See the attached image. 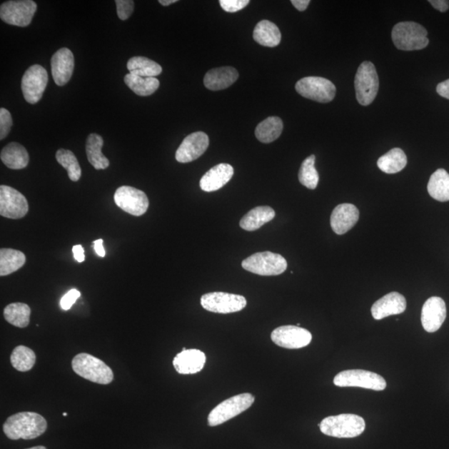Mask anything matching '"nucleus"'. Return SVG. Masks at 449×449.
<instances>
[{"label": "nucleus", "instance_id": "nucleus-1", "mask_svg": "<svg viewBox=\"0 0 449 449\" xmlns=\"http://www.w3.org/2000/svg\"><path fill=\"white\" fill-rule=\"evenodd\" d=\"M46 420L37 413L20 412L10 416L3 426L4 435L9 440H34L46 431Z\"/></svg>", "mask_w": 449, "mask_h": 449}, {"label": "nucleus", "instance_id": "nucleus-2", "mask_svg": "<svg viewBox=\"0 0 449 449\" xmlns=\"http://www.w3.org/2000/svg\"><path fill=\"white\" fill-rule=\"evenodd\" d=\"M365 421L359 415L342 413L324 418L320 430L327 436L338 438H351L360 436L365 430Z\"/></svg>", "mask_w": 449, "mask_h": 449}, {"label": "nucleus", "instance_id": "nucleus-3", "mask_svg": "<svg viewBox=\"0 0 449 449\" xmlns=\"http://www.w3.org/2000/svg\"><path fill=\"white\" fill-rule=\"evenodd\" d=\"M72 368L75 374L99 385H109L114 378L113 372L109 365L87 353L76 355L72 360Z\"/></svg>", "mask_w": 449, "mask_h": 449}, {"label": "nucleus", "instance_id": "nucleus-4", "mask_svg": "<svg viewBox=\"0 0 449 449\" xmlns=\"http://www.w3.org/2000/svg\"><path fill=\"white\" fill-rule=\"evenodd\" d=\"M391 35L395 47L403 51L420 50L426 48L430 43L426 29L415 22H400L395 24Z\"/></svg>", "mask_w": 449, "mask_h": 449}, {"label": "nucleus", "instance_id": "nucleus-5", "mask_svg": "<svg viewBox=\"0 0 449 449\" xmlns=\"http://www.w3.org/2000/svg\"><path fill=\"white\" fill-rule=\"evenodd\" d=\"M243 268L262 276H279L287 269V261L280 254L271 251L258 252L242 261Z\"/></svg>", "mask_w": 449, "mask_h": 449}, {"label": "nucleus", "instance_id": "nucleus-6", "mask_svg": "<svg viewBox=\"0 0 449 449\" xmlns=\"http://www.w3.org/2000/svg\"><path fill=\"white\" fill-rule=\"evenodd\" d=\"M255 397L250 393L227 398L211 411L208 415V425L218 426L241 415L253 405Z\"/></svg>", "mask_w": 449, "mask_h": 449}, {"label": "nucleus", "instance_id": "nucleus-7", "mask_svg": "<svg viewBox=\"0 0 449 449\" xmlns=\"http://www.w3.org/2000/svg\"><path fill=\"white\" fill-rule=\"evenodd\" d=\"M355 88L358 102L368 106L374 102L377 97L380 81L374 64L365 61L357 70Z\"/></svg>", "mask_w": 449, "mask_h": 449}, {"label": "nucleus", "instance_id": "nucleus-8", "mask_svg": "<svg viewBox=\"0 0 449 449\" xmlns=\"http://www.w3.org/2000/svg\"><path fill=\"white\" fill-rule=\"evenodd\" d=\"M296 92L302 97L321 104L331 102L336 94V87L329 79L321 77H306L296 84Z\"/></svg>", "mask_w": 449, "mask_h": 449}, {"label": "nucleus", "instance_id": "nucleus-9", "mask_svg": "<svg viewBox=\"0 0 449 449\" xmlns=\"http://www.w3.org/2000/svg\"><path fill=\"white\" fill-rule=\"evenodd\" d=\"M334 383L338 387H360L375 391H382L387 387L382 376L362 370L342 371L335 377Z\"/></svg>", "mask_w": 449, "mask_h": 449}, {"label": "nucleus", "instance_id": "nucleus-10", "mask_svg": "<svg viewBox=\"0 0 449 449\" xmlns=\"http://www.w3.org/2000/svg\"><path fill=\"white\" fill-rule=\"evenodd\" d=\"M37 4L33 0H16L4 2L0 6V18L14 26L26 27L31 23Z\"/></svg>", "mask_w": 449, "mask_h": 449}, {"label": "nucleus", "instance_id": "nucleus-11", "mask_svg": "<svg viewBox=\"0 0 449 449\" xmlns=\"http://www.w3.org/2000/svg\"><path fill=\"white\" fill-rule=\"evenodd\" d=\"M247 302L244 296L226 293V292H211L201 296V305L206 311L230 314L244 309Z\"/></svg>", "mask_w": 449, "mask_h": 449}, {"label": "nucleus", "instance_id": "nucleus-12", "mask_svg": "<svg viewBox=\"0 0 449 449\" xmlns=\"http://www.w3.org/2000/svg\"><path fill=\"white\" fill-rule=\"evenodd\" d=\"M115 203L118 208L135 216H143L148 209L149 200L143 191L133 186H123L116 191Z\"/></svg>", "mask_w": 449, "mask_h": 449}, {"label": "nucleus", "instance_id": "nucleus-13", "mask_svg": "<svg viewBox=\"0 0 449 449\" xmlns=\"http://www.w3.org/2000/svg\"><path fill=\"white\" fill-rule=\"evenodd\" d=\"M49 82V75L41 65L30 67L22 78V92L25 100L30 104H37L42 99Z\"/></svg>", "mask_w": 449, "mask_h": 449}, {"label": "nucleus", "instance_id": "nucleus-14", "mask_svg": "<svg viewBox=\"0 0 449 449\" xmlns=\"http://www.w3.org/2000/svg\"><path fill=\"white\" fill-rule=\"evenodd\" d=\"M28 211V201L21 193L11 186H0V215L16 220L24 218Z\"/></svg>", "mask_w": 449, "mask_h": 449}, {"label": "nucleus", "instance_id": "nucleus-15", "mask_svg": "<svg viewBox=\"0 0 449 449\" xmlns=\"http://www.w3.org/2000/svg\"><path fill=\"white\" fill-rule=\"evenodd\" d=\"M271 340L276 345L285 349H301L311 344L312 335L300 326H284L276 328L271 333Z\"/></svg>", "mask_w": 449, "mask_h": 449}, {"label": "nucleus", "instance_id": "nucleus-16", "mask_svg": "<svg viewBox=\"0 0 449 449\" xmlns=\"http://www.w3.org/2000/svg\"><path fill=\"white\" fill-rule=\"evenodd\" d=\"M209 138L203 132L188 136L176 153V160L180 163H188L200 158L209 147Z\"/></svg>", "mask_w": 449, "mask_h": 449}, {"label": "nucleus", "instance_id": "nucleus-17", "mask_svg": "<svg viewBox=\"0 0 449 449\" xmlns=\"http://www.w3.org/2000/svg\"><path fill=\"white\" fill-rule=\"evenodd\" d=\"M447 316L445 301L440 297L433 296L428 299L423 306L421 322L423 329L428 333L440 330Z\"/></svg>", "mask_w": 449, "mask_h": 449}, {"label": "nucleus", "instance_id": "nucleus-18", "mask_svg": "<svg viewBox=\"0 0 449 449\" xmlns=\"http://www.w3.org/2000/svg\"><path fill=\"white\" fill-rule=\"evenodd\" d=\"M52 75L55 84L64 86L71 79L74 69V56L67 48L58 50L51 59Z\"/></svg>", "mask_w": 449, "mask_h": 449}, {"label": "nucleus", "instance_id": "nucleus-19", "mask_svg": "<svg viewBox=\"0 0 449 449\" xmlns=\"http://www.w3.org/2000/svg\"><path fill=\"white\" fill-rule=\"evenodd\" d=\"M406 307L405 297L398 292H391L373 305L371 313L375 320L380 321L390 316L402 314Z\"/></svg>", "mask_w": 449, "mask_h": 449}, {"label": "nucleus", "instance_id": "nucleus-20", "mask_svg": "<svg viewBox=\"0 0 449 449\" xmlns=\"http://www.w3.org/2000/svg\"><path fill=\"white\" fill-rule=\"evenodd\" d=\"M360 218V211L350 203L337 206L331 216V226L337 235L345 234L353 228Z\"/></svg>", "mask_w": 449, "mask_h": 449}, {"label": "nucleus", "instance_id": "nucleus-21", "mask_svg": "<svg viewBox=\"0 0 449 449\" xmlns=\"http://www.w3.org/2000/svg\"><path fill=\"white\" fill-rule=\"evenodd\" d=\"M206 355L199 350H186L176 355L173 366L181 375H193L203 369L206 364Z\"/></svg>", "mask_w": 449, "mask_h": 449}, {"label": "nucleus", "instance_id": "nucleus-22", "mask_svg": "<svg viewBox=\"0 0 449 449\" xmlns=\"http://www.w3.org/2000/svg\"><path fill=\"white\" fill-rule=\"evenodd\" d=\"M234 175L232 166L220 163L210 169L200 181V188L206 193H213L223 188Z\"/></svg>", "mask_w": 449, "mask_h": 449}, {"label": "nucleus", "instance_id": "nucleus-23", "mask_svg": "<svg viewBox=\"0 0 449 449\" xmlns=\"http://www.w3.org/2000/svg\"><path fill=\"white\" fill-rule=\"evenodd\" d=\"M239 74L232 67H221L209 70L204 77V85L211 91L229 88L238 79Z\"/></svg>", "mask_w": 449, "mask_h": 449}, {"label": "nucleus", "instance_id": "nucleus-24", "mask_svg": "<svg viewBox=\"0 0 449 449\" xmlns=\"http://www.w3.org/2000/svg\"><path fill=\"white\" fill-rule=\"evenodd\" d=\"M0 158L7 168L12 170L24 169L29 163V155L26 148L18 143L5 146L0 154Z\"/></svg>", "mask_w": 449, "mask_h": 449}, {"label": "nucleus", "instance_id": "nucleus-25", "mask_svg": "<svg viewBox=\"0 0 449 449\" xmlns=\"http://www.w3.org/2000/svg\"><path fill=\"white\" fill-rule=\"evenodd\" d=\"M275 216V211L271 206H257L242 218L240 221V226L245 231H254L273 220Z\"/></svg>", "mask_w": 449, "mask_h": 449}, {"label": "nucleus", "instance_id": "nucleus-26", "mask_svg": "<svg viewBox=\"0 0 449 449\" xmlns=\"http://www.w3.org/2000/svg\"><path fill=\"white\" fill-rule=\"evenodd\" d=\"M253 38L255 41L262 46L274 48L280 44L281 34L279 28L274 23L268 20H262L256 24Z\"/></svg>", "mask_w": 449, "mask_h": 449}, {"label": "nucleus", "instance_id": "nucleus-27", "mask_svg": "<svg viewBox=\"0 0 449 449\" xmlns=\"http://www.w3.org/2000/svg\"><path fill=\"white\" fill-rule=\"evenodd\" d=\"M104 139L100 135L92 133L88 137L86 142V153L91 165L96 170H104L109 166V161L102 153Z\"/></svg>", "mask_w": 449, "mask_h": 449}, {"label": "nucleus", "instance_id": "nucleus-28", "mask_svg": "<svg viewBox=\"0 0 449 449\" xmlns=\"http://www.w3.org/2000/svg\"><path fill=\"white\" fill-rule=\"evenodd\" d=\"M428 193L438 201H449V174L445 169H438L430 176L428 183Z\"/></svg>", "mask_w": 449, "mask_h": 449}, {"label": "nucleus", "instance_id": "nucleus-29", "mask_svg": "<svg viewBox=\"0 0 449 449\" xmlns=\"http://www.w3.org/2000/svg\"><path fill=\"white\" fill-rule=\"evenodd\" d=\"M283 127V122L280 118H267L257 126L256 137L261 143H271L279 138Z\"/></svg>", "mask_w": 449, "mask_h": 449}, {"label": "nucleus", "instance_id": "nucleus-30", "mask_svg": "<svg viewBox=\"0 0 449 449\" xmlns=\"http://www.w3.org/2000/svg\"><path fill=\"white\" fill-rule=\"evenodd\" d=\"M124 82L134 94L141 97H147L154 94L160 86L159 80L156 78L141 77L132 74L125 76Z\"/></svg>", "mask_w": 449, "mask_h": 449}, {"label": "nucleus", "instance_id": "nucleus-31", "mask_svg": "<svg viewBox=\"0 0 449 449\" xmlns=\"http://www.w3.org/2000/svg\"><path fill=\"white\" fill-rule=\"evenodd\" d=\"M378 168L383 173H400L407 165V156L400 148H393L378 160Z\"/></svg>", "mask_w": 449, "mask_h": 449}, {"label": "nucleus", "instance_id": "nucleus-32", "mask_svg": "<svg viewBox=\"0 0 449 449\" xmlns=\"http://www.w3.org/2000/svg\"><path fill=\"white\" fill-rule=\"evenodd\" d=\"M26 262L22 251L3 248L0 250V276H6L17 271Z\"/></svg>", "mask_w": 449, "mask_h": 449}, {"label": "nucleus", "instance_id": "nucleus-33", "mask_svg": "<svg viewBox=\"0 0 449 449\" xmlns=\"http://www.w3.org/2000/svg\"><path fill=\"white\" fill-rule=\"evenodd\" d=\"M31 309L24 303H12L4 310V319L18 328H25L29 325Z\"/></svg>", "mask_w": 449, "mask_h": 449}, {"label": "nucleus", "instance_id": "nucleus-34", "mask_svg": "<svg viewBox=\"0 0 449 449\" xmlns=\"http://www.w3.org/2000/svg\"><path fill=\"white\" fill-rule=\"evenodd\" d=\"M129 74L141 76V77L155 78L163 72V68L153 60L146 57H133L130 59L127 65Z\"/></svg>", "mask_w": 449, "mask_h": 449}, {"label": "nucleus", "instance_id": "nucleus-35", "mask_svg": "<svg viewBox=\"0 0 449 449\" xmlns=\"http://www.w3.org/2000/svg\"><path fill=\"white\" fill-rule=\"evenodd\" d=\"M10 362L15 370L27 372L32 370L36 363V355L30 348L19 345L13 350Z\"/></svg>", "mask_w": 449, "mask_h": 449}, {"label": "nucleus", "instance_id": "nucleus-36", "mask_svg": "<svg viewBox=\"0 0 449 449\" xmlns=\"http://www.w3.org/2000/svg\"><path fill=\"white\" fill-rule=\"evenodd\" d=\"M315 163L316 156L311 155L308 156L303 161L298 175L300 183L311 190H314L317 188L320 180L319 173H318Z\"/></svg>", "mask_w": 449, "mask_h": 449}, {"label": "nucleus", "instance_id": "nucleus-37", "mask_svg": "<svg viewBox=\"0 0 449 449\" xmlns=\"http://www.w3.org/2000/svg\"><path fill=\"white\" fill-rule=\"evenodd\" d=\"M56 159L58 163L67 170L70 180L78 181L80 179L82 170H81L79 161L73 151L59 149L56 153Z\"/></svg>", "mask_w": 449, "mask_h": 449}, {"label": "nucleus", "instance_id": "nucleus-38", "mask_svg": "<svg viewBox=\"0 0 449 449\" xmlns=\"http://www.w3.org/2000/svg\"><path fill=\"white\" fill-rule=\"evenodd\" d=\"M13 125L11 114L7 109H0V139L7 137Z\"/></svg>", "mask_w": 449, "mask_h": 449}, {"label": "nucleus", "instance_id": "nucleus-39", "mask_svg": "<svg viewBox=\"0 0 449 449\" xmlns=\"http://www.w3.org/2000/svg\"><path fill=\"white\" fill-rule=\"evenodd\" d=\"M117 12L121 20L128 19L132 15L134 9L133 0H116Z\"/></svg>", "mask_w": 449, "mask_h": 449}, {"label": "nucleus", "instance_id": "nucleus-40", "mask_svg": "<svg viewBox=\"0 0 449 449\" xmlns=\"http://www.w3.org/2000/svg\"><path fill=\"white\" fill-rule=\"evenodd\" d=\"M219 3L226 12L236 13L246 7L250 1L249 0H220Z\"/></svg>", "mask_w": 449, "mask_h": 449}, {"label": "nucleus", "instance_id": "nucleus-41", "mask_svg": "<svg viewBox=\"0 0 449 449\" xmlns=\"http://www.w3.org/2000/svg\"><path fill=\"white\" fill-rule=\"evenodd\" d=\"M81 296L80 292L78 290H70L68 293L65 294L60 301V306H61L64 311H69L71 309L74 303L77 301Z\"/></svg>", "mask_w": 449, "mask_h": 449}, {"label": "nucleus", "instance_id": "nucleus-42", "mask_svg": "<svg viewBox=\"0 0 449 449\" xmlns=\"http://www.w3.org/2000/svg\"><path fill=\"white\" fill-rule=\"evenodd\" d=\"M428 2L432 4V6L440 10L442 13L447 12L449 8V1L448 0H430Z\"/></svg>", "mask_w": 449, "mask_h": 449}, {"label": "nucleus", "instance_id": "nucleus-43", "mask_svg": "<svg viewBox=\"0 0 449 449\" xmlns=\"http://www.w3.org/2000/svg\"><path fill=\"white\" fill-rule=\"evenodd\" d=\"M437 93L440 94L441 97L449 99V79L438 84Z\"/></svg>", "mask_w": 449, "mask_h": 449}, {"label": "nucleus", "instance_id": "nucleus-44", "mask_svg": "<svg viewBox=\"0 0 449 449\" xmlns=\"http://www.w3.org/2000/svg\"><path fill=\"white\" fill-rule=\"evenodd\" d=\"M73 253L74 256V259L79 262V263H82V262L85 261L84 249L82 246H74L73 247Z\"/></svg>", "mask_w": 449, "mask_h": 449}, {"label": "nucleus", "instance_id": "nucleus-45", "mask_svg": "<svg viewBox=\"0 0 449 449\" xmlns=\"http://www.w3.org/2000/svg\"><path fill=\"white\" fill-rule=\"evenodd\" d=\"M310 3V0H291V4L299 11H305L307 7L309 6Z\"/></svg>", "mask_w": 449, "mask_h": 449}, {"label": "nucleus", "instance_id": "nucleus-46", "mask_svg": "<svg viewBox=\"0 0 449 449\" xmlns=\"http://www.w3.org/2000/svg\"><path fill=\"white\" fill-rule=\"evenodd\" d=\"M94 244L96 253H97L98 256H99L100 257H104L106 253L104 247V240L99 239L97 241H94Z\"/></svg>", "mask_w": 449, "mask_h": 449}, {"label": "nucleus", "instance_id": "nucleus-47", "mask_svg": "<svg viewBox=\"0 0 449 449\" xmlns=\"http://www.w3.org/2000/svg\"><path fill=\"white\" fill-rule=\"evenodd\" d=\"M178 2V0H159V3L163 6H168V5Z\"/></svg>", "mask_w": 449, "mask_h": 449}, {"label": "nucleus", "instance_id": "nucleus-48", "mask_svg": "<svg viewBox=\"0 0 449 449\" xmlns=\"http://www.w3.org/2000/svg\"><path fill=\"white\" fill-rule=\"evenodd\" d=\"M27 449H47V448L44 446H37V447L30 448Z\"/></svg>", "mask_w": 449, "mask_h": 449}, {"label": "nucleus", "instance_id": "nucleus-49", "mask_svg": "<svg viewBox=\"0 0 449 449\" xmlns=\"http://www.w3.org/2000/svg\"><path fill=\"white\" fill-rule=\"evenodd\" d=\"M63 415H64V416H67V415H67V413H64Z\"/></svg>", "mask_w": 449, "mask_h": 449}]
</instances>
